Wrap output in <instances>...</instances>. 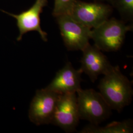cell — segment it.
I'll list each match as a JSON object with an SVG mask.
<instances>
[{"mask_svg":"<svg viewBox=\"0 0 133 133\" xmlns=\"http://www.w3.org/2000/svg\"><path fill=\"white\" fill-rule=\"evenodd\" d=\"M104 76L98 85L99 92L111 109L120 112L131 102V83L118 66H112Z\"/></svg>","mask_w":133,"mask_h":133,"instance_id":"cell-1","label":"cell"},{"mask_svg":"<svg viewBox=\"0 0 133 133\" xmlns=\"http://www.w3.org/2000/svg\"><path fill=\"white\" fill-rule=\"evenodd\" d=\"M132 27L115 18L107 19L98 26L91 29V39L94 45L101 51L114 52L123 44L126 34Z\"/></svg>","mask_w":133,"mask_h":133,"instance_id":"cell-2","label":"cell"},{"mask_svg":"<svg viewBox=\"0 0 133 133\" xmlns=\"http://www.w3.org/2000/svg\"><path fill=\"white\" fill-rule=\"evenodd\" d=\"M76 94L79 119L99 125L109 117L111 109L100 92L81 89Z\"/></svg>","mask_w":133,"mask_h":133,"instance_id":"cell-3","label":"cell"},{"mask_svg":"<svg viewBox=\"0 0 133 133\" xmlns=\"http://www.w3.org/2000/svg\"><path fill=\"white\" fill-rule=\"evenodd\" d=\"M60 33L69 50H82L89 44L91 29L74 19L70 14L56 17Z\"/></svg>","mask_w":133,"mask_h":133,"instance_id":"cell-4","label":"cell"},{"mask_svg":"<svg viewBox=\"0 0 133 133\" xmlns=\"http://www.w3.org/2000/svg\"><path fill=\"white\" fill-rule=\"evenodd\" d=\"M79 119L76 93L59 95L51 124L70 133L76 130Z\"/></svg>","mask_w":133,"mask_h":133,"instance_id":"cell-5","label":"cell"},{"mask_svg":"<svg viewBox=\"0 0 133 133\" xmlns=\"http://www.w3.org/2000/svg\"><path fill=\"white\" fill-rule=\"evenodd\" d=\"M59 97L46 88L37 91L29 110L30 121L37 126L51 124Z\"/></svg>","mask_w":133,"mask_h":133,"instance_id":"cell-6","label":"cell"},{"mask_svg":"<svg viewBox=\"0 0 133 133\" xmlns=\"http://www.w3.org/2000/svg\"><path fill=\"white\" fill-rule=\"evenodd\" d=\"M110 12L111 8L108 5L76 0L70 15L78 22L92 29L108 19Z\"/></svg>","mask_w":133,"mask_h":133,"instance_id":"cell-7","label":"cell"},{"mask_svg":"<svg viewBox=\"0 0 133 133\" xmlns=\"http://www.w3.org/2000/svg\"><path fill=\"white\" fill-rule=\"evenodd\" d=\"M81 68L94 82L101 75H105L112 68L108 58L95 45L88 44L82 50Z\"/></svg>","mask_w":133,"mask_h":133,"instance_id":"cell-8","label":"cell"},{"mask_svg":"<svg viewBox=\"0 0 133 133\" xmlns=\"http://www.w3.org/2000/svg\"><path fill=\"white\" fill-rule=\"evenodd\" d=\"M82 71L81 69H75L71 62L57 71L52 81L45 88L59 95L76 93L81 89V82Z\"/></svg>","mask_w":133,"mask_h":133,"instance_id":"cell-9","label":"cell"},{"mask_svg":"<svg viewBox=\"0 0 133 133\" xmlns=\"http://www.w3.org/2000/svg\"><path fill=\"white\" fill-rule=\"evenodd\" d=\"M48 3V0H36L30 9L20 14L15 15L8 13L16 19L19 31L17 41H21L23 35L30 31L38 32L44 42L48 41V34L42 29L40 20V14Z\"/></svg>","mask_w":133,"mask_h":133,"instance_id":"cell-10","label":"cell"},{"mask_svg":"<svg viewBox=\"0 0 133 133\" xmlns=\"http://www.w3.org/2000/svg\"><path fill=\"white\" fill-rule=\"evenodd\" d=\"M133 123L131 120L113 122L104 127L91 124L81 131L82 133H129L133 132Z\"/></svg>","mask_w":133,"mask_h":133,"instance_id":"cell-11","label":"cell"},{"mask_svg":"<svg viewBox=\"0 0 133 133\" xmlns=\"http://www.w3.org/2000/svg\"><path fill=\"white\" fill-rule=\"evenodd\" d=\"M76 0H55L53 15L55 17L70 14Z\"/></svg>","mask_w":133,"mask_h":133,"instance_id":"cell-12","label":"cell"},{"mask_svg":"<svg viewBox=\"0 0 133 133\" xmlns=\"http://www.w3.org/2000/svg\"><path fill=\"white\" fill-rule=\"evenodd\" d=\"M115 4L121 14L131 19L133 15V0H115Z\"/></svg>","mask_w":133,"mask_h":133,"instance_id":"cell-13","label":"cell"},{"mask_svg":"<svg viewBox=\"0 0 133 133\" xmlns=\"http://www.w3.org/2000/svg\"><path fill=\"white\" fill-rule=\"evenodd\" d=\"M107 1H109V0H107Z\"/></svg>","mask_w":133,"mask_h":133,"instance_id":"cell-14","label":"cell"}]
</instances>
